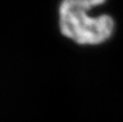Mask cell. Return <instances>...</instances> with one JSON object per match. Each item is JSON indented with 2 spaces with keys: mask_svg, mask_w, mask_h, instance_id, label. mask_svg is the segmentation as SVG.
<instances>
[{
  "mask_svg": "<svg viewBox=\"0 0 123 122\" xmlns=\"http://www.w3.org/2000/svg\"><path fill=\"white\" fill-rule=\"evenodd\" d=\"M105 0H62L60 25L62 34L80 44H97L109 38L113 31V20L108 15L96 18L86 11Z\"/></svg>",
  "mask_w": 123,
  "mask_h": 122,
  "instance_id": "1",
  "label": "cell"
}]
</instances>
